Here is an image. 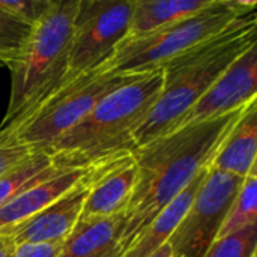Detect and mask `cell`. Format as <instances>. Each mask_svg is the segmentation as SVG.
<instances>
[{
  "label": "cell",
  "instance_id": "cell-1",
  "mask_svg": "<svg viewBox=\"0 0 257 257\" xmlns=\"http://www.w3.org/2000/svg\"><path fill=\"white\" fill-rule=\"evenodd\" d=\"M244 108L179 126L133 151L137 181L125 211L123 253L152 220L211 166L218 146Z\"/></svg>",
  "mask_w": 257,
  "mask_h": 257
},
{
  "label": "cell",
  "instance_id": "cell-2",
  "mask_svg": "<svg viewBox=\"0 0 257 257\" xmlns=\"http://www.w3.org/2000/svg\"><path fill=\"white\" fill-rule=\"evenodd\" d=\"M256 11H251L209 41L160 66L163 87L155 105L134 133L136 148L175 131L226 68L256 45Z\"/></svg>",
  "mask_w": 257,
  "mask_h": 257
},
{
  "label": "cell",
  "instance_id": "cell-3",
  "mask_svg": "<svg viewBox=\"0 0 257 257\" xmlns=\"http://www.w3.org/2000/svg\"><path fill=\"white\" fill-rule=\"evenodd\" d=\"M161 87V69L142 74L102 98L80 123L44 152L62 170L87 169L108 157L133 152L134 133L155 105Z\"/></svg>",
  "mask_w": 257,
  "mask_h": 257
},
{
  "label": "cell",
  "instance_id": "cell-4",
  "mask_svg": "<svg viewBox=\"0 0 257 257\" xmlns=\"http://www.w3.org/2000/svg\"><path fill=\"white\" fill-rule=\"evenodd\" d=\"M77 9L78 0L51 2L33 26L20 57L9 66L11 99L0 128L23 116L63 83Z\"/></svg>",
  "mask_w": 257,
  "mask_h": 257
},
{
  "label": "cell",
  "instance_id": "cell-5",
  "mask_svg": "<svg viewBox=\"0 0 257 257\" xmlns=\"http://www.w3.org/2000/svg\"><path fill=\"white\" fill-rule=\"evenodd\" d=\"M256 2L212 0L205 9L143 36H126L101 69L113 74H146L209 41L239 17L256 11Z\"/></svg>",
  "mask_w": 257,
  "mask_h": 257
},
{
  "label": "cell",
  "instance_id": "cell-6",
  "mask_svg": "<svg viewBox=\"0 0 257 257\" xmlns=\"http://www.w3.org/2000/svg\"><path fill=\"white\" fill-rule=\"evenodd\" d=\"M140 75L92 71L74 78L65 77L63 83L48 96L0 128V137L33 151H45L80 123L102 98Z\"/></svg>",
  "mask_w": 257,
  "mask_h": 257
},
{
  "label": "cell",
  "instance_id": "cell-7",
  "mask_svg": "<svg viewBox=\"0 0 257 257\" xmlns=\"http://www.w3.org/2000/svg\"><path fill=\"white\" fill-rule=\"evenodd\" d=\"M134 0H78L66 78L101 71L128 36Z\"/></svg>",
  "mask_w": 257,
  "mask_h": 257
},
{
  "label": "cell",
  "instance_id": "cell-8",
  "mask_svg": "<svg viewBox=\"0 0 257 257\" xmlns=\"http://www.w3.org/2000/svg\"><path fill=\"white\" fill-rule=\"evenodd\" d=\"M245 178L211 170L169 239L172 257H203L217 241Z\"/></svg>",
  "mask_w": 257,
  "mask_h": 257
},
{
  "label": "cell",
  "instance_id": "cell-9",
  "mask_svg": "<svg viewBox=\"0 0 257 257\" xmlns=\"http://www.w3.org/2000/svg\"><path fill=\"white\" fill-rule=\"evenodd\" d=\"M83 179L87 188L81 211L83 218L125 214L137 181L133 152H122L89 166Z\"/></svg>",
  "mask_w": 257,
  "mask_h": 257
},
{
  "label": "cell",
  "instance_id": "cell-10",
  "mask_svg": "<svg viewBox=\"0 0 257 257\" xmlns=\"http://www.w3.org/2000/svg\"><path fill=\"white\" fill-rule=\"evenodd\" d=\"M257 93V47L238 56L185 114L179 126L215 119L244 108ZM178 126V128H179Z\"/></svg>",
  "mask_w": 257,
  "mask_h": 257
},
{
  "label": "cell",
  "instance_id": "cell-11",
  "mask_svg": "<svg viewBox=\"0 0 257 257\" xmlns=\"http://www.w3.org/2000/svg\"><path fill=\"white\" fill-rule=\"evenodd\" d=\"M87 194L81 178L68 193L41 209L33 217L8 227L14 244H57L63 242L81 217Z\"/></svg>",
  "mask_w": 257,
  "mask_h": 257
},
{
  "label": "cell",
  "instance_id": "cell-12",
  "mask_svg": "<svg viewBox=\"0 0 257 257\" xmlns=\"http://www.w3.org/2000/svg\"><path fill=\"white\" fill-rule=\"evenodd\" d=\"M125 214L77 221L62 244L59 257H123Z\"/></svg>",
  "mask_w": 257,
  "mask_h": 257
},
{
  "label": "cell",
  "instance_id": "cell-13",
  "mask_svg": "<svg viewBox=\"0 0 257 257\" xmlns=\"http://www.w3.org/2000/svg\"><path fill=\"white\" fill-rule=\"evenodd\" d=\"M257 98L253 99L232 125L218 146L209 169L247 178L256 169Z\"/></svg>",
  "mask_w": 257,
  "mask_h": 257
},
{
  "label": "cell",
  "instance_id": "cell-14",
  "mask_svg": "<svg viewBox=\"0 0 257 257\" xmlns=\"http://www.w3.org/2000/svg\"><path fill=\"white\" fill-rule=\"evenodd\" d=\"M208 173L209 167L200 172L193 179V182L161 214H158L152 220V223L133 241V244L125 250L123 257H151L161 247H164L169 242L178 224L181 223L182 217L188 211L190 205L193 203Z\"/></svg>",
  "mask_w": 257,
  "mask_h": 257
},
{
  "label": "cell",
  "instance_id": "cell-15",
  "mask_svg": "<svg viewBox=\"0 0 257 257\" xmlns=\"http://www.w3.org/2000/svg\"><path fill=\"white\" fill-rule=\"evenodd\" d=\"M84 173H86V169L60 172L51 179L44 181L23 191L21 194H18L8 203L2 205L0 206V229L15 226L33 217L41 209L53 203L56 199L68 193L75 184L80 182Z\"/></svg>",
  "mask_w": 257,
  "mask_h": 257
},
{
  "label": "cell",
  "instance_id": "cell-16",
  "mask_svg": "<svg viewBox=\"0 0 257 257\" xmlns=\"http://www.w3.org/2000/svg\"><path fill=\"white\" fill-rule=\"evenodd\" d=\"M212 0H134L128 36H143L163 26L187 18Z\"/></svg>",
  "mask_w": 257,
  "mask_h": 257
},
{
  "label": "cell",
  "instance_id": "cell-17",
  "mask_svg": "<svg viewBox=\"0 0 257 257\" xmlns=\"http://www.w3.org/2000/svg\"><path fill=\"white\" fill-rule=\"evenodd\" d=\"M65 172L53 164V160L44 151H33L27 158L6 170L0 176V206L21 194L23 191L51 179Z\"/></svg>",
  "mask_w": 257,
  "mask_h": 257
},
{
  "label": "cell",
  "instance_id": "cell-18",
  "mask_svg": "<svg viewBox=\"0 0 257 257\" xmlns=\"http://www.w3.org/2000/svg\"><path fill=\"white\" fill-rule=\"evenodd\" d=\"M257 223V170H251L244 179L220 229L218 238L233 235Z\"/></svg>",
  "mask_w": 257,
  "mask_h": 257
},
{
  "label": "cell",
  "instance_id": "cell-19",
  "mask_svg": "<svg viewBox=\"0 0 257 257\" xmlns=\"http://www.w3.org/2000/svg\"><path fill=\"white\" fill-rule=\"evenodd\" d=\"M35 24L0 9V63L8 68L20 57Z\"/></svg>",
  "mask_w": 257,
  "mask_h": 257
},
{
  "label": "cell",
  "instance_id": "cell-20",
  "mask_svg": "<svg viewBox=\"0 0 257 257\" xmlns=\"http://www.w3.org/2000/svg\"><path fill=\"white\" fill-rule=\"evenodd\" d=\"M203 257H257V224L217 239Z\"/></svg>",
  "mask_w": 257,
  "mask_h": 257
},
{
  "label": "cell",
  "instance_id": "cell-21",
  "mask_svg": "<svg viewBox=\"0 0 257 257\" xmlns=\"http://www.w3.org/2000/svg\"><path fill=\"white\" fill-rule=\"evenodd\" d=\"M51 0H0V9L29 23L36 24L50 8Z\"/></svg>",
  "mask_w": 257,
  "mask_h": 257
},
{
  "label": "cell",
  "instance_id": "cell-22",
  "mask_svg": "<svg viewBox=\"0 0 257 257\" xmlns=\"http://www.w3.org/2000/svg\"><path fill=\"white\" fill-rule=\"evenodd\" d=\"M32 152L33 149L24 145L0 137V176L11 167H14L15 164L27 158Z\"/></svg>",
  "mask_w": 257,
  "mask_h": 257
},
{
  "label": "cell",
  "instance_id": "cell-23",
  "mask_svg": "<svg viewBox=\"0 0 257 257\" xmlns=\"http://www.w3.org/2000/svg\"><path fill=\"white\" fill-rule=\"evenodd\" d=\"M62 244H18L9 257H59Z\"/></svg>",
  "mask_w": 257,
  "mask_h": 257
},
{
  "label": "cell",
  "instance_id": "cell-24",
  "mask_svg": "<svg viewBox=\"0 0 257 257\" xmlns=\"http://www.w3.org/2000/svg\"><path fill=\"white\" fill-rule=\"evenodd\" d=\"M14 248H15V244H14L9 229L2 227L0 229V257H9Z\"/></svg>",
  "mask_w": 257,
  "mask_h": 257
},
{
  "label": "cell",
  "instance_id": "cell-25",
  "mask_svg": "<svg viewBox=\"0 0 257 257\" xmlns=\"http://www.w3.org/2000/svg\"><path fill=\"white\" fill-rule=\"evenodd\" d=\"M151 257H172V250H170L169 244H166L164 247H161L157 253H154Z\"/></svg>",
  "mask_w": 257,
  "mask_h": 257
},
{
  "label": "cell",
  "instance_id": "cell-26",
  "mask_svg": "<svg viewBox=\"0 0 257 257\" xmlns=\"http://www.w3.org/2000/svg\"><path fill=\"white\" fill-rule=\"evenodd\" d=\"M0 66H3V65H2V63H0Z\"/></svg>",
  "mask_w": 257,
  "mask_h": 257
}]
</instances>
